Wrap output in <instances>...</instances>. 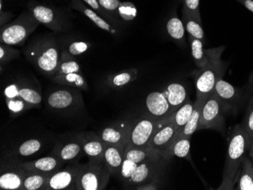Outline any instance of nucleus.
Wrapping results in <instances>:
<instances>
[{"mask_svg":"<svg viewBox=\"0 0 253 190\" xmlns=\"http://www.w3.org/2000/svg\"><path fill=\"white\" fill-rule=\"evenodd\" d=\"M250 145V137L243 126L240 124L234 126L229 133L222 181L217 190H234L243 159L248 152Z\"/></svg>","mask_w":253,"mask_h":190,"instance_id":"1","label":"nucleus"},{"mask_svg":"<svg viewBox=\"0 0 253 190\" xmlns=\"http://www.w3.org/2000/svg\"><path fill=\"white\" fill-rule=\"evenodd\" d=\"M25 54L40 73L52 78L59 69L62 48L55 37L48 35L31 41Z\"/></svg>","mask_w":253,"mask_h":190,"instance_id":"2","label":"nucleus"},{"mask_svg":"<svg viewBox=\"0 0 253 190\" xmlns=\"http://www.w3.org/2000/svg\"><path fill=\"white\" fill-rule=\"evenodd\" d=\"M5 103L12 115L18 116L34 108H40L42 94L34 86L20 83H11L4 90Z\"/></svg>","mask_w":253,"mask_h":190,"instance_id":"3","label":"nucleus"},{"mask_svg":"<svg viewBox=\"0 0 253 190\" xmlns=\"http://www.w3.org/2000/svg\"><path fill=\"white\" fill-rule=\"evenodd\" d=\"M41 25L29 9L0 29V42L9 46H22Z\"/></svg>","mask_w":253,"mask_h":190,"instance_id":"4","label":"nucleus"},{"mask_svg":"<svg viewBox=\"0 0 253 190\" xmlns=\"http://www.w3.org/2000/svg\"><path fill=\"white\" fill-rule=\"evenodd\" d=\"M224 50L216 54L208 65L200 69L195 79L197 99L206 100L214 91L217 80L223 78L225 72L226 65L221 59Z\"/></svg>","mask_w":253,"mask_h":190,"instance_id":"5","label":"nucleus"},{"mask_svg":"<svg viewBox=\"0 0 253 190\" xmlns=\"http://www.w3.org/2000/svg\"><path fill=\"white\" fill-rule=\"evenodd\" d=\"M111 173L103 161L90 160L82 164L77 179V190H103L106 188Z\"/></svg>","mask_w":253,"mask_h":190,"instance_id":"6","label":"nucleus"},{"mask_svg":"<svg viewBox=\"0 0 253 190\" xmlns=\"http://www.w3.org/2000/svg\"><path fill=\"white\" fill-rule=\"evenodd\" d=\"M52 80L57 84L81 90H87L88 85L81 66L75 57L62 52L60 63Z\"/></svg>","mask_w":253,"mask_h":190,"instance_id":"7","label":"nucleus"},{"mask_svg":"<svg viewBox=\"0 0 253 190\" xmlns=\"http://www.w3.org/2000/svg\"><path fill=\"white\" fill-rule=\"evenodd\" d=\"M225 109L214 93L205 101L202 109L198 130L211 129L224 133L225 130Z\"/></svg>","mask_w":253,"mask_h":190,"instance_id":"8","label":"nucleus"},{"mask_svg":"<svg viewBox=\"0 0 253 190\" xmlns=\"http://www.w3.org/2000/svg\"><path fill=\"white\" fill-rule=\"evenodd\" d=\"M168 160L165 156L160 154L138 164L130 177L124 182L125 187L131 189L159 178Z\"/></svg>","mask_w":253,"mask_h":190,"instance_id":"9","label":"nucleus"},{"mask_svg":"<svg viewBox=\"0 0 253 190\" xmlns=\"http://www.w3.org/2000/svg\"><path fill=\"white\" fill-rule=\"evenodd\" d=\"M166 118L158 119L149 115L133 120L126 147L130 148H149L148 145L149 140H151L156 130Z\"/></svg>","mask_w":253,"mask_h":190,"instance_id":"10","label":"nucleus"},{"mask_svg":"<svg viewBox=\"0 0 253 190\" xmlns=\"http://www.w3.org/2000/svg\"><path fill=\"white\" fill-rule=\"evenodd\" d=\"M28 9L41 25L47 27L52 31L64 32L71 27L68 18L58 8L33 2L30 4Z\"/></svg>","mask_w":253,"mask_h":190,"instance_id":"11","label":"nucleus"},{"mask_svg":"<svg viewBox=\"0 0 253 190\" xmlns=\"http://www.w3.org/2000/svg\"><path fill=\"white\" fill-rule=\"evenodd\" d=\"M5 160V159H4ZM23 162H18L15 158L1 162L0 189L2 190H21L28 170L23 167Z\"/></svg>","mask_w":253,"mask_h":190,"instance_id":"12","label":"nucleus"},{"mask_svg":"<svg viewBox=\"0 0 253 190\" xmlns=\"http://www.w3.org/2000/svg\"><path fill=\"white\" fill-rule=\"evenodd\" d=\"M178 134V130L172 120L171 115L169 116L156 130L151 140H149L148 147L164 156Z\"/></svg>","mask_w":253,"mask_h":190,"instance_id":"13","label":"nucleus"},{"mask_svg":"<svg viewBox=\"0 0 253 190\" xmlns=\"http://www.w3.org/2000/svg\"><path fill=\"white\" fill-rule=\"evenodd\" d=\"M82 164L74 161L68 164L65 169L59 170L49 177L45 190H76L77 179Z\"/></svg>","mask_w":253,"mask_h":190,"instance_id":"14","label":"nucleus"},{"mask_svg":"<svg viewBox=\"0 0 253 190\" xmlns=\"http://www.w3.org/2000/svg\"><path fill=\"white\" fill-rule=\"evenodd\" d=\"M213 93L222 103L226 112L236 113L244 103V95L242 89L235 87L221 78L214 86Z\"/></svg>","mask_w":253,"mask_h":190,"instance_id":"15","label":"nucleus"},{"mask_svg":"<svg viewBox=\"0 0 253 190\" xmlns=\"http://www.w3.org/2000/svg\"><path fill=\"white\" fill-rule=\"evenodd\" d=\"M78 89H58L49 93L46 99L48 106L51 109L57 112H65L75 109L78 105V96L81 95Z\"/></svg>","mask_w":253,"mask_h":190,"instance_id":"16","label":"nucleus"},{"mask_svg":"<svg viewBox=\"0 0 253 190\" xmlns=\"http://www.w3.org/2000/svg\"><path fill=\"white\" fill-rule=\"evenodd\" d=\"M133 124V120L112 124L103 129L99 133V137L106 144L126 146Z\"/></svg>","mask_w":253,"mask_h":190,"instance_id":"17","label":"nucleus"},{"mask_svg":"<svg viewBox=\"0 0 253 190\" xmlns=\"http://www.w3.org/2000/svg\"><path fill=\"white\" fill-rule=\"evenodd\" d=\"M146 107L149 115L158 119H164L173 114L164 91L149 93L146 99Z\"/></svg>","mask_w":253,"mask_h":190,"instance_id":"18","label":"nucleus"},{"mask_svg":"<svg viewBox=\"0 0 253 190\" xmlns=\"http://www.w3.org/2000/svg\"><path fill=\"white\" fill-rule=\"evenodd\" d=\"M125 148L126 146L124 145L106 144L103 162L112 175L121 177L125 161Z\"/></svg>","mask_w":253,"mask_h":190,"instance_id":"19","label":"nucleus"},{"mask_svg":"<svg viewBox=\"0 0 253 190\" xmlns=\"http://www.w3.org/2000/svg\"><path fill=\"white\" fill-rule=\"evenodd\" d=\"M78 139L82 143L84 154L89 159L103 161L106 143L101 140L99 135L93 133H84L80 134Z\"/></svg>","mask_w":253,"mask_h":190,"instance_id":"20","label":"nucleus"},{"mask_svg":"<svg viewBox=\"0 0 253 190\" xmlns=\"http://www.w3.org/2000/svg\"><path fill=\"white\" fill-rule=\"evenodd\" d=\"M22 164L23 167L29 171L52 174L59 171L65 163L56 156L52 154L35 161L23 162Z\"/></svg>","mask_w":253,"mask_h":190,"instance_id":"21","label":"nucleus"},{"mask_svg":"<svg viewBox=\"0 0 253 190\" xmlns=\"http://www.w3.org/2000/svg\"><path fill=\"white\" fill-rule=\"evenodd\" d=\"M84 154V152L83 146L78 139L75 141L58 145L52 153V154L58 157L65 164L78 161Z\"/></svg>","mask_w":253,"mask_h":190,"instance_id":"22","label":"nucleus"},{"mask_svg":"<svg viewBox=\"0 0 253 190\" xmlns=\"http://www.w3.org/2000/svg\"><path fill=\"white\" fill-rule=\"evenodd\" d=\"M189 39H190V47H191L192 56L199 69L204 68L206 65H208L209 62L216 54L225 49L224 46H221L215 49H204L203 42L201 40L190 38V37Z\"/></svg>","mask_w":253,"mask_h":190,"instance_id":"23","label":"nucleus"},{"mask_svg":"<svg viewBox=\"0 0 253 190\" xmlns=\"http://www.w3.org/2000/svg\"><path fill=\"white\" fill-rule=\"evenodd\" d=\"M72 5V8L77 10V11H79L80 12L83 13L85 16L87 17L91 21H93V23L98 28L109 33V34H112V35L117 34V30L115 29L112 26V24L109 23V21L102 18L97 12H95L94 10L84 4L82 0H72V5Z\"/></svg>","mask_w":253,"mask_h":190,"instance_id":"24","label":"nucleus"},{"mask_svg":"<svg viewBox=\"0 0 253 190\" xmlns=\"http://www.w3.org/2000/svg\"><path fill=\"white\" fill-rule=\"evenodd\" d=\"M164 93L173 113L184 104L189 99L187 97V89L181 83H170L165 89Z\"/></svg>","mask_w":253,"mask_h":190,"instance_id":"25","label":"nucleus"},{"mask_svg":"<svg viewBox=\"0 0 253 190\" xmlns=\"http://www.w3.org/2000/svg\"><path fill=\"white\" fill-rule=\"evenodd\" d=\"M234 190H253V162L250 156L245 155Z\"/></svg>","mask_w":253,"mask_h":190,"instance_id":"26","label":"nucleus"},{"mask_svg":"<svg viewBox=\"0 0 253 190\" xmlns=\"http://www.w3.org/2000/svg\"><path fill=\"white\" fill-rule=\"evenodd\" d=\"M206 100L205 99H197L194 102L193 113L190 116V119L187 124L180 130L177 137H190L198 130L199 124H200V117H201L202 109Z\"/></svg>","mask_w":253,"mask_h":190,"instance_id":"27","label":"nucleus"},{"mask_svg":"<svg viewBox=\"0 0 253 190\" xmlns=\"http://www.w3.org/2000/svg\"><path fill=\"white\" fill-rule=\"evenodd\" d=\"M51 174L33 172L28 171L21 190H45Z\"/></svg>","mask_w":253,"mask_h":190,"instance_id":"28","label":"nucleus"},{"mask_svg":"<svg viewBox=\"0 0 253 190\" xmlns=\"http://www.w3.org/2000/svg\"><path fill=\"white\" fill-rule=\"evenodd\" d=\"M190 137H177L164 156L168 159L172 156H176L178 158H187L190 157Z\"/></svg>","mask_w":253,"mask_h":190,"instance_id":"29","label":"nucleus"},{"mask_svg":"<svg viewBox=\"0 0 253 190\" xmlns=\"http://www.w3.org/2000/svg\"><path fill=\"white\" fill-rule=\"evenodd\" d=\"M137 76L138 71L136 69H127L111 75L108 77L107 81L111 87L119 89L134 81Z\"/></svg>","mask_w":253,"mask_h":190,"instance_id":"30","label":"nucleus"},{"mask_svg":"<svg viewBox=\"0 0 253 190\" xmlns=\"http://www.w3.org/2000/svg\"><path fill=\"white\" fill-rule=\"evenodd\" d=\"M157 152L150 148H130L126 146L125 148V159L131 161L134 164H140L146 160L160 155ZM163 155V154H162Z\"/></svg>","mask_w":253,"mask_h":190,"instance_id":"31","label":"nucleus"},{"mask_svg":"<svg viewBox=\"0 0 253 190\" xmlns=\"http://www.w3.org/2000/svg\"><path fill=\"white\" fill-rule=\"evenodd\" d=\"M193 107H194V103H192L190 99H188L184 104L182 105L172 114V120L175 124L179 133L190 119V116L193 113Z\"/></svg>","mask_w":253,"mask_h":190,"instance_id":"32","label":"nucleus"},{"mask_svg":"<svg viewBox=\"0 0 253 190\" xmlns=\"http://www.w3.org/2000/svg\"><path fill=\"white\" fill-rule=\"evenodd\" d=\"M182 12H183L182 21L185 27L186 31L188 33L189 36L195 39H200L202 42H204L205 34L202 28V24L193 17L190 16L184 10H182Z\"/></svg>","mask_w":253,"mask_h":190,"instance_id":"33","label":"nucleus"},{"mask_svg":"<svg viewBox=\"0 0 253 190\" xmlns=\"http://www.w3.org/2000/svg\"><path fill=\"white\" fill-rule=\"evenodd\" d=\"M168 34L178 43L183 44L185 39V27L183 21L176 15L172 16L166 24Z\"/></svg>","mask_w":253,"mask_h":190,"instance_id":"34","label":"nucleus"},{"mask_svg":"<svg viewBox=\"0 0 253 190\" xmlns=\"http://www.w3.org/2000/svg\"><path fill=\"white\" fill-rule=\"evenodd\" d=\"M42 147V143L37 139H31L21 143L16 150V154L21 157H28L38 152Z\"/></svg>","mask_w":253,"mask_h":190,"instance_id":"35","label":"nucleus"},{"mask_svg":"<svg viewBox=\"0 0 253 190\" xmlns=\"http://www.w3.org/2000/svg\"><path fill=\"white\" fill-rule=\"evenodd\" d=\"M90 42H86V41H73L69 42L66 46H62V52H65L72 57L78 56V55H82V54L89 50L90 48Z\"/></svg>","mask_w":253,"mask_h":190,"instance_id":"36","label":"nucleus"},{"mask_svg":"<svg viewBox=\"0 0 253 190\" xmlns=\"http://www.w3.org/2000/svg\"><path fill=\"white\" fill-rule=\"evenodd\" d=\"M19 50L11 47L7 44L0 43V67L2 68L4 65L9 63L14 59H18L20 56Z\"/></svg>","mask_w":253,"mask_h":190,"instance_id":"37","label":"nucleus"},{"mask_svg":"<svg viewBox=\"0 0 253 190\" xmlns=\"http://www.w3.org/2000/svg\"><path fill=\"white\" fill-rule=\"evenodd\" d=\"M240 124L248 133L250 143H251L252 140H253V96H252L249 102L244 120Z\"/></svg>","mask_w":253,"mask_h":190,"instance_id":"38","label":"nucleus"},{"mask_svg":"<svg viewBox=\"0 0 253 190\" xmlns=\"http://www.w3.org/2000/svg\"><path fill=\"white\" fill-rule=\"evenodd\" d=\"M137 15V9L134 4L130 2L121 3L119 8V16L125 21H133Z\"/></svg>","mask_w":253,"mask_h":190,"instance_id":"39","label":"nucleus"},{"mask_svg":"<svg viewBox=\"0 0 253 190\" xmlns=\"http://www.w3.org/2000/svg\"><path fill=\"white\" fill-rule=\"evenodd\" d=\"M183 10L202 24L200 0H183Z\"/></svg>","mask_w":253,"mask_h":190,"instance_id":"40","label":"nucleus"},{"mask_svg":"<svg viewBox=\"0 0 253 190\" xmlns=\"http://www.w3.org/2000/svg\"><path fill=\"white\" fill-rule=\"evenodd\" d=\"M82 2H84L89 6V8L94 10L95 12H97L99 15H100L102 18H105L106 21H109V23H114L116 22V20L113 17L111 16L104 8L101 6L100 4L99 3L98 0H82Z\"/></svg>","mask_w":253,"mask_h":190,"instance_id":"41","label":"nucleus"},{"mask_svg":"<svg viewBox=\"0 0 253 190\" xmlns=\"http://www.w3.org/2000/svg\"><path fill=\"white\" fill-rule=\"evenodd\" d=\"M101 6L106 10V12L113 17L119 16V8L120 6V0H98Z\"/></svg>","mask_w":253,"mask_h":190,"instance_id":"42","label":"nucleus"},{"mask_svg":"<svg viewBox=\"0 0 253 190\" xmlns=\"http://www.w3.org/2000/svg\"><path fill=\"white\" fill-rule=\"evenodd\" d=\"M159 179H155L153 181L150 182L146 183L145 184H141V185L136 186V187H132L133 190H159Z\"/></svg>","mask_w":253,"mask_h":190,"instance_id":"43","label":"nucleus"},{"mask_svg":"<svg viewBox=\"0 0 253 190\" xmlns=\"http://www.w3.org/2000/svg\"><path fill=\"white\" fill-rule=\"evenodd\" d=\"M12 16H13V15L11 12L0 11V25H1V27L9 23L10 20L11 19Z\"/></svg>","mask_w":253,"mask_h":190,"instance_id":"44","label":"nucleus"},{"mask_svg":"<svg viewBox=\"0 0 253 190\" xmlns=\"http://www.w3.org/2000/svg\"><path fill=\"white\" fill-rule=\"evenodd\" d=\"M237 1L253 13V0H237Z\"/></svg>","mask_w":253,"mask_h":190,"instance_id":"45","label":"nucleus"},{"mask_svg":"<svg viewBox=\"0 0 253 190\" xmlns=\"http://www.w3.org/2000/svg\"><path fill=\"white\" fill-rule=\"evenodd\" d=\"M248 153L249 156H250V158H251V160L253 162V140H252L251 143H250Z\"/></svg>","mask_w":253,"mask_h":190,"instance_id":"46","label":"nucleus"},{"mask_svg":"<svg viewBox=\"0 0 253 190\" xmlns=\"http://www.w3.org/2000/svg\"><path fill=\"white\" fill-rule=\"evenodd\" d=\"M249 82H250V85L252 86H253V70L252 72L251 75H250V77H249Z\"/></svg>","mask_w":253,"mask_h":190,"instance_id":"47","label":"nucleus"}]
</instances>
